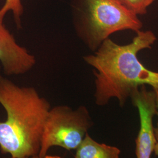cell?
I'll return each mask as SVG.
<instances>
[{"instance_id": "9c48e42d", "label": "cell", "mask_w": 158, "mask_h": 158, "mask_svg": "<svg viewBox=\"0 0 158 158\" xmlns=\"http://www.w3.org/2000/svg\"><path fill=\"white\" fill-rule=\"evenodd\" d=\"M136 15L147 14L148 8L158 0H117Z\"/></svg>"}, {"instance_id": "7a4b0ae2", "label": "cell", "mask_w": 158, "mask_h": 158, "mask_svg": "<svg viewBox=\"0 0 158 158\" xmlns=\"http://www.w3.org/2000/svg\"><path fill=\"white\" fill-rule=\"evenodd\" d=\"M0 151L12 158H37L51 103L34 87L20 86L0 74Z\"/></svg>"}, {"instance_id": "6da1fadb", "label": "cell", "mask_w": 158, "mask_h": 158, "mask_svg": "<svg viewBox=\"0 0 158 158\" xmlns=\"http://www.w3.org/2000/svg\"><path fill=\"white\" fill-rule=\"evenodd\" d=\"M156 40L152 31L140 30L128 44L119 45L109 38L92 54L83 57L93 69L97 106H105L116 98L119 107H124L132 93L140 86L158 87V72L147 69L138 57V53L151 49Z\"/></svg>"}, {"instance_id": "277c9868", "label": "cell", "mask_w": 158, "mask_h": 158, "mask_svg": "<svg viewBox=\"0 0 158 158\" xmlns=\"http://www.w3.org/2000/svg\"><path fill=\"white\" fill-rule=\"evenodd\" d=\"M94 125L90 111L85 106L76 109L68 105L51 107L41 136L38 158H46L52 147L76 151Z\"/></svg>"}, {"instance_id": "ba28073f", "label": "cell", "mask_w": 158, "mask_h": 158, "mask_svg": "<svg viewBox=\"0 0 158 158\" xmlns=\"http://www.w3.org/2000/svg\"><path fill=\"white\" fill-rule=\"evenodd\" d=\"M9 11H12L13 13L17 28H21V17L23 13L21 0H6L5 4L0 9V23H3L4 18Z\"/></svg>"}, {"instance_id": "5b68a950", "label": "cell", "mask_w": 158, "mask_h": 158, "mask_svg": "<svg viewBox=\"0 0 158 158\" xmlns=\"http://www.w3.org/2000/svg\"><path fill=\"white\" fill-rule=\"evenodd\" d=\"M130 98L138 111L140 119L135 139L136 157L150 158L155 143L153 126V118L157 113L155 92L153 89L148 90L146 85H142L132 93Z\"/></svg>"}, {"instance_id": "52a82bcc", "label": "cell", "mask_w": 158, "mask_h": 158, "mask_svg": "<svg viewBox=\"0 0 158 158\" xmlns=\"http://www.w3.org/2000/svg\"><path fill=\"white\" fill-rule=\"evenodd\" d=\"M121 150L114 146L95 141L87 132L76 149L74 158H118Z\"/></svg>"}, {"instance_id": "3957f363", "label": "cell", "mask_w": 158, "mask_h": 158, "mask_svg": "<svg viewBox=\"0 0 158 158\" xmlns=\"http://www.w3.org/2000/svg\"><path fill=\"white\" fill-rule=\"evenodd\" d=\"M70 6L76 34L93 52L115 32L143 27L139 17L117 0H71Z\"/></svg>"}, {"instance_id": "8fae6325", "label": "cell", "mask_w": 158, "mask_h": 158, "mask_svg": "<svg viewBox=\"0 0 158 158\" xmlns=\"http://www.w3.org/2000/svg\"><path fill=\"white\" fill-rule=\"evenodd\" d=\"M156 94V108H157V113H156V115L158 117V87L156 88H153V89Z\"/></svg>"}, {"instance_id": "8992f818", "label": "cell", "mask_w": 158, "mask_h": 158, "mask_svg": "<svg viewBox=\"0 0 158 158\" xmlns=\"http://www.w3.org/2000/svg\"><path fill=\"white\" fill-rule=\"evenodd\" d=\"M0 62L7 76H19L31 71L36 63L35 56L19 45L14 35L0 23Z\"/></svg>"}, {"instance_id": "30bf717a", "label": "cell", "mask_w": 158, "mask_h": 158, "mask_svg": "<svg viewBox=\"0 0 158 158\" xmlns=\"http://www.w3.org/2000/svg\"><path fill=\"white\" fill-rule=\"evenodd\" d=\"M155 132V143L153 149V152L155 155L158 157V123L156 124V126L155 127L154 129Z\"/></svg>"}]
</instances>
